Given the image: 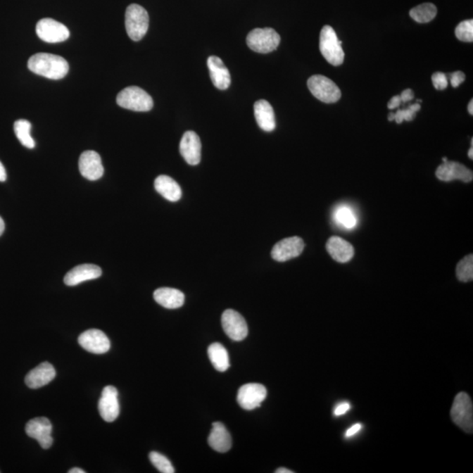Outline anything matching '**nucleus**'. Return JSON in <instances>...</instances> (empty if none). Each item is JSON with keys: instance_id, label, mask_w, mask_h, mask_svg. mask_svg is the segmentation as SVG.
<instances>
[{"instance_id": "obj_47", "label": "nucleus", "mask_w": 473, "mask_h": 473, "mask_svg": "<svg viewBox=\"0 0 473 473\" xmlns=\"http://www.w3.org/2000/svg\"><path fill=\"white\" fill-rule=\"evenodd\" d=\"M447 160H448L447 158L444 157L443 159V163H446Z\"/></svg>"}, {"instance_id": "obj_5", "label": "nucleus", "mask_w": 473, "mask_h": 473, "mask_svg": "<svg viewBox=\"0 0 473 473\" xmlns=\"http://www.w3.org/2000/svg\"><path fill=\"white\" fill-rule=\"evenodd\" d=\"M281 42V37L273 28H256L247 35V46L254 52L267 53L275 51Z\"/></svg>"}, {"instance_id": "obj_44", "label": "nucleus", "mask_w": 473, "mask_h": 473, "mask_svg": "<svg viewBox=\"0 0 473 473\" xmlns=\"http://www.w3.org/2000/svg\"><path fill=\"white\" fill-rule=\"evenodd\" d=\"M468 112H469V113L471 114V115H472V114H473V101H472V100H471L470 103H469Z\"/></svg>"}, {"instance_id": "obj_20", "label": "nucleus", "mask_w": 473, "mask_h": 473, "mask_svg": "<svg viewBox=\"0 0 473 473\" xmlns=\"http://www.w3.org/2000/svg\"><path fill=\"white\" fill-rule=\"evenodd\" d=\"M208 69L210 71L211 81L215 87L227 89L231 85V74L223 61L217 56H210L207 61Z\"/></svg>"}, {"instance_id": "obj_46", "label": "nucleus", "mask_w": 473, "mask_h": 473, "mask_svg": "<svg viewBox=\"0 0 473 473\" xmlns=\"http://www.w3.org/2000/svg\"><path fill=\"white\" fill-rule=\"evenodd\" d=\"M389 121H393V120H394V113H389Z\"/></svg>"}, {"instance_id": "obj_35", "label": "nucleus", "mask_w": 473, "mask_h": 473, "mask_svg": "<svg viewBox=\"0 0 473 473\" xmlns=\"http://www.w3.org/2000/svg\"><path fill=\"white\" fill-rule=\"evenodd\" d=\"M450 78V84L451 85H453V87L457 88L461 84H463L465 79V76L463 72H461V71H457V72L451 74Z\"/></svg>"}, {"instance_id": "obj_8", "label": "nucleus", "mask_w": 473, "mask_h": 473, "mask_svg": "<svg viewBox=\"0 0 473 473\" xmlns=\"http://www.w3.org/2000/svg\"><path fill=\"white\" fill-rule=\"evenodd\" d=\"M37 34L43 42L59 43L65 42L70 37V30L65 25L50 18H45L37 25Z\"/></svg>"}, {"instance_id": "obj_2", "label": "nucleus", "mask_w": 473, "mask_h": 473, "mask_svg": "<svg viewBox=\"0 0 473 473\" xmlns=\"http://www.w3.org/2000/svg\"><path fill=\"white\" fill-rule=\"evenodd\" d=\"M117 103L122 108L134 112H149L153 107L151 96L137 86H130L118 93Z\"/></svg>"}, {"instance_id": "obj_39", "label": "nucleus", "mask_w": 473, "mask_h": 473, "mask_svg": "<svg viewBox=\"0 0 473 473\" xmlns=\"http://www.w3.org/2000/svg\"><path fill=\"white\" fill-rule=\"evenodd\" d=\"M401 105V100L400 96H394L389 102V109L393 110L398 108Z\"/></svg>"}, {"instance_id": "obj_10", "label": "nucleus", "mask_w": 473, "mask_h": 473, "mask_svg": "<svg viewBox=\"0 0 473 473\" xmlns=\"http://www.w3.org/2000/svg\"><path fill=\"white\" fill-rule=\"evenodd\" d=\"M267 389L258 383H248L239 389L237 401L239 406L246 410H253L260 407L267 397Z\"/></svg>"}, {"instance_id": "obj_19", "label": "nucleus", "mask_w": 473, "mask_h": 473, "mask_svg": "<svg viewBox=\"0 0 473 473\" xmlns=\"http://www.w3.org/2000/svg\"><path fill=\"white\" fill-rule=\"evenodd\" d=\"M102 270L99 266L93 264H82L68 272L64 277V283L67 286H77L82 282L91 281L100 277Z\"/></svg>"}, {"instance_id": "obj_24", "label": "nucleus", "mask_w": 473, "mask_h": 473, "mask_svg": "<svg viewBox=\"0 0 473 473\" xmlns=\"http://www.w3.org/2000/svg\"><path fill=\"white\" fill-rule=\"evenodd\" d=\"M254 116L258 125L265 132L274 131L276 127L273 107L266 100H259L254 103Z\"/></svg>"}, {"instance_id": "obj_21", "label": "nucleus", "mask_w": 473, "mask_h": 473, "mask_svg": "<svg viewBox=\"0 0 473 473\" xmlns=\"http://www.w3.org/2000/svg\"><path fill=\"white\" fill-rule=\"evenodd\" d=\"M326 249L332 259L339 263H349L354 256L353 246L340 237L333 236L329 238L326 244Z\"/></svg>"}, {"instance_id": "obj_12", "label": "nucleus", "mask_w": 473, "mask_h": 473, "mask_svg": "<svg viewBox=\"0 0 473 473\" xmlns=\"http://www.w3.org/2000/svg\"><path fill=\"white\" fill-rule=\"evenodd\" d=\"M79 345L89 353L102 354L108 352L111 343L105 333L100 329H92L82 333L78 339Z\"/></svg>"}, {"instance_id": "obj_41", "label": "nucleus", "mask_w": 473, "mask_h": 473, "mask_svg": "<svg viewBox=\"0 0 473 473\" xmlns=\"http://www.w3.org/2000/svg\"><path fill=\"white\" fill-rule=\"evenodd\" d=\"M4 231H5V222L0 217V236L3 234Z\"/></svg>"}, {"instance_id": "obj_34", "label": "nucleus", "mask_w": 473, "mask_h": 473, "mask_svg": "<svg viewBox=\"0 0 473 473\" xmlns=\"http://www.w3.org/2000/svg\"><path fill=\"white\" fill-rule=\"evenodd\" d=\"M432 82L434 87L439 91L446 89L448 87V77L444 73L436 72L432 76Z\"/></svg>"}, {"instance_id": "obj_17", "label": "nucleus", "mask_w": 473, "mask_h": 473, "mask_svg": "<svg viewBox=\"0 0 473 473\" xmlns=\"http://www.w3.org/2000/svg\"><path fill=\"white\" fill-rule=\"evenodd\" d=\"M202 144L195 132H186L180 142V153L184 159L191 166L199 164Z\"/></svg>"}, {"instance_id": "obj_42", "label": "nucleus", "mask_w": 473, "mask_h": 473, "mask_svg": "<svg viewBox=\"0 0 473 473\" xmlns=\"http://www.w3.org/2000/svg\"><path fill=\"white\" fill-rule=\"evenodd\" d=\"M276 473H293L294 472L289 470L286 468H279L275 471Z\"/></svg>"}, {"instance_id": "obj_33", "label": "nucleus", "mask_w": 473, "mask_h": 473, "mask_svg": "<svg viewBox=\"0 0 473 473\" xmlns=\"http://www.w3.org/2000/svg\"><path fill=\"white\" fill-rule=\"evenodd\" d=\"M420 110L421 106L419 103L411 105L407 109L398 110L394 114V120L397 122V124H401L404 120L412 121L415 118V113Z\"/></svg>"}, {"instance_id": "obj_11", "label": "nucleus", "mask_w": 473, "mask_h": 473, "mask_svg": "<svg viewBox=\"0 0 473 473\" xmlns=\"http://www.w3.org/2000/svg\"><path fill=\"white\" fill-rule=\"evenodd\" d=\"M304 249L303 240L299 237H290L275 244L272 249V258L279 263H285L302 254Z\"/></svg>"}, {"instance_id": "obj_23", "label": "nucleus", "mask_w": 473, "mask_h": 473, "mask_svg": "<svg viewBox=\"0 0 473 473\" xmlns=\"http://www.w3.org/2000/svg\"><path fill=\"white\" fill-rule=\"evenodd\" d=\"M153 298L158 304L170 310L178 309L185 302L184 294L180 290L171 288L156 289L153 293Z\"/></svg>"}, {"instance_id": "obj_43", "label": "nucleus", "mask_w": 473, "mask_h": 473, "mask_svg": "<svg viewBox=\"0 0 473 473\" xmlns=\"http://www.w3.org/2000/svg\"><path fill=\"white\" fill-rule=\"evenodd\" d=\"M84 470H82L80 468H73L69 471V473H84Z\"/></svg>"}, {"instance_id": "obj_4", "label": "nucleus", "mask_w": 473, "mask_h": 473, "mask_svg": "<svg viewBox=\"0 0 473 473\" xmlns=\"http://www.w3.org/2000/svg\"><path fill=\"white\" fill-rule=\"evenodd\" d=\"M320 51L326 61L333 66H339L345 60L342 42L332 27H322L320 34Z\"/></svg>"}, {"instance_id": "obj_25", "label": "nucleus", "mask_w": 473, "mask_h": 473, "mask_svg": "<svg viewBox=\"0 0 473 473\" xmlns=\"http://www.w3.org/2000/svg\"><path fill=\"white\" fill-rule=\"evenodd\" d=\"M155 188L160 195L170 202H177L182 198L180 185L168 175H160L156 179Z\"/></svg>"}, {"instance_id": "obj_22", "label": "nucleus", "mask_w": 473, "mask_h": 473, "mask_svg": "<svg viewBox=\"0 0 473 473\" xmlns=\"http://www.w3.org/2000/svg\"><path fill=\"white\" fill-rule=\"evenodd\" d=\"M208 443L217 453H227L232 448V436L223 424L214 422Z\"/></svg>"}, {"instance_id": "obj_36", "label": "nucleus", "mask_w": 473, "mask_h": 473, "mask_svg": "<svg viewBox=\"0 0 473 473\" xmlns=\"http://www.w3.org/2000/svg\"><path fill=\"white\" fill-rule=\"evenodd\" d=\"M351 405L347 401H343V403H339L338 406L335 408L334 415L336 417H340L347 413L350 410Z\"/></svg>"}, {"instance_id": "obj_26", "label": "nucleus", "mask_w": 473, "mask_h": 473, "mask_svg": "<svg viewBox=\"0 0 473 473\" xmlns=\"http://www.w3.org/2000/svg\"><path fill=\"white\" fill-rule=\"evenodd\" d=\"M333 220L339 227L346 230H353L358 225V217L353 208L341 204L333 211Z\"/></svg>"}, {"instance_id": "obj_1", "label": "nucleus", "mask_w": 473, "mask_h": 473, "mask_svg": "<svg viewBox=\"0 0 473 473\" xmlns=\"http://www.w3.org/2000/svg\"><path fill=\"white\" fill-rule=\"evenodd\" d=\"M27 67L39 76L60 80L69 72V63L62 56L49 53H37L28 60Z\"/></svg>"}, {"instance_id": "obj_37", "label": "nucleus", "mask_w": 473, "mask_h": 473, "mask_svg": "<svg viewBox=\"0 0 473 473\" xmlns=\"http://www.w3.org/2000/svg\"><path fill=\"white\" fill-rule=\"evenodd\" d=\"M401 103H408L414 99V92L410 89H405L401 94Z\"/></svg>"}, {"instance_id": "obj_38", "label": "nucleus", "mask_w": 473, "mask_h": 473, "mask_svg": "<svg viewBox=\"0 0 473 473\" xmlns=\"http://www.w3.org/2000/svg\"><path fill=\"white\" fill-rule=\"evenodd\" d=\"M362 425L360 424H357L352 426V427L347 429V431L346 432V439H350V437L356 435L357 433L360 431Z\"/></svg>"}, {"instance_id": "obj_6", "label": "nucleus", "mask_w": 473, "mask_h": 473, "mask_svg": "<svg viewBox=\"0 0 473 473\" xmlns=\"http://www.w3.org/2000/svg\"><path fill=\"white\" fill-rule=\"evenodd\" d=\"M450 415L455 424L467 433H472V403L470 396L467 393L461 392L455 397Z\"/></svg>"}, {"instance_id": "obj_40", "label": "nucleus", "mask_w": 473, "mask_h": 473, "mask_svg": "<svg viewBox=\"0 0 473 473\" xmlns=\"http://www.w3.org/2000/svg\"><path fill=\"white\" fill-rule=\"evenodd\" d=\"M6 180V171L5 167L3 166L1 161H0V182H5Z\"/></svg>"}, {"instance_id": "obj_18", "label": "nucleus", "mask_w": 473, "mask_h": 473, "mask_svg": "<svg viewBox=\"0 0 473 473\" xmlns=\"http://www.w3.org/2000/svg\"><path fill=\"white\" fill-rule=\"evenodd\" d=\"M55 368L49 362H43L38 367L28 372L25 379L28 388L37 389L48 385L56 378Z\"/></svg>"}, {"instance_id": "obj_29", "label": "nucleus", "mask_w": 473, "mask_h": 473, "mask_svg": "<svg viewBox=\"0 0 473 473\" xmlns=\"http://www.w3.org/2000/svg\"><path fill=\"white\" fill-rule=\"evenodd\" d=\"M32 125L26 120H17L14 123V132L21 144L26 148L33 149L35 148V142L30 134Z\"/></svg>"}, {"instance_id": "obj_45", "label": "nucleus", "mask_w": 473, "mask_h": 473, "mask_svg": "<svg viewBox=\"0 0 473 473\" xmlns=\"http://www.w3.org/2000/svg\"><path fill=\"white\" fill-rule=\"evenodd\" d=\"M468 156L470 157L472 160L473 159V145H472L471 149L469 150Z\"/></svg>"}, {"instance_id": "obj_15", "label": "nucleus", "mask_w": 473, "mask_h": 473, "mask_svg": "<svg viewBox=\"0 0 473 473\" xmlns=\"http://www.w3.org/2000/svg\"><path fill=\"white\" fill-rule=\"evenodd\" d=\"M79 171L89 181H96L103 175L101 157L95 151H85L79 158Z\"/></svg>"}, {"instance_id": "obj_30", "label": "nucleus", "mask_w": 473, "mask_h": 473, "mask_svg": "<svg viewBox=\"0 0 473 473\" xmlns=\"http://www.w3.org/2000/svg\"><path fill=\"white\" fill-rule=\"evenodd\" d=\"M457 277L460 282H472L473 279V256L472 254L465 257L458 263L456 268Z\"/></svg>"}, {"instance_id": "obj_27", "label": "nucleus", "mask_w": 473, "mask_h": 473, "mask_svg": "<svg viewBox=\"0 0 473 473\" xmlns=\"http://www.w3.org/2000/svg\"><path fill=\"white\" fill-rule=\"evenodd\" d=\"M208 356H209L214 368L218 372H225L230 367V360H229L227 350L221 343H211L208 348Z\"/></svg>"}, {"instance_id": "obj_28", "label": "nucleus", "mask_w": 473, "mask_h": 473, "mask_svg": "<svg viewBox=\"0 0 473 473\" xmlns=\"http://www.w3.org/2000/svg\"><path fill=\"white\" fill-rule=\"evenodd\" d=\"M437 9L432 3H424L410 10V15L418 23H428L435 19Z\"/></svg>"}, {"instance_id": "obj_32", "label": "nucleus", "mask_w": 473, "mask_h": 473, "mask_svg": "<svg viewBox=\"0 0 473 473\" xmlns=\"http://www.w3.org/2000/svg\"><path fill=\"white\" fill-rule=\"evenodd\" d=\"M455 34L460 41L465 42H473V20L462 21L455 30Z\"/></svg>"}, {"instance_id": "obj_7", "label": "nucleus", "mask_w": 473, "mask_h": 473, "mask_svg": "<svg viewBox=\"0 0 473 473\" xmlns=\"http://www.w3.org/2000/svg\"><path fill=\"white\" fill-rule=\"evenodd\" d=\"M308 87L315 98L326 103L338 102L341 99V91L334 82L322 76L315 75L308 80Z\"/></svg>"}, {"instance_id": "obj_14", "label": "nucleus", "mask_w": 473, "mask_h": 473, "mask_svg": "<svg viewBox=\"0 0 473 473\" xmlns=\"http://www.w3.org/2000/svg\"><path fill=\"white\" fill-rule=\"evenodd\" d=\"M118 396V390L113 386H107L103 389L99 403V410L101 417L107 422L115 421L120 415Z\"/></svg>"}, {"instance_id": "obj_31", "label": "nucleus", "mask_w": 473, "mask_h": 473, "mask_svg": "<svg viewBox=\"0 0 473 473\" xmlns=\"http://www.w3.org/2000/svg\"><path fill=\"white\" fill-rule=\"evenodd\" d=\"M149 460L151 461L153 467L160 472L174 473L175 472L170 460L167 457L163 456V454L156 453V451H152L149 454Z\"/></svg>"}, {"instance_id": "obj_13", "label": "nucleus", "mask_w": 473, "mask_h": 473, "mask_svg": "<svg viewBox=\"0 0 473 473\" xmlns=\"http://www.w3.org/2000/svg\"><path fill=\"white\" fill-rule=\"evenodd\" d=\"M52 424L46 417L32 419L26 425L27 435L37 439L43 449H49L53 444Z\"/></svg>"}, {"instance_id": "obj_3", "label": "nucleus", "mask_w": 473, "mask_h": 473, "mask_svg": "<svg viewBox=\"0 0 473 473\" xmlns=\"http://www.w3.org/2000/svg\"><path fill=\"white\" fill-rule=\"evenodd\" d=\"M149 27V15L144 7L132 4L125 11V30L134 42L145 37Z\"/></svg>"}, {"instance_id": "obj_9", "label": "nucleus", "mask_w": 473, "mask_h": 473, "mask_svg": "<svg viewBox=\"0 0 473 473\" xmlns=\"http://www.w3.org/2000/svg\"><path fill=\"white\" fill-rule=\"evenodd\" d=\"M221 322L225 334L234 341H242L248 335V326L245 318L234 310H225Z\"/></svg>"}, {"instance_id": "obj_16", "label": "nucleus", "mask_w": 473, "mask_h": 473, "mask_svg": "<svg viewBox=\"0 0 473 473\" xmlns=\"http://www.w3.org/2000/svg\"><path fill=\"white\" fill-rule=\"evenodd\" d=\"M436 175L439 180L443 182L460 180L464 182H471L473 179L472 170L463 164L449 160L437 168Z\"/></svg>"}]
</instances>
